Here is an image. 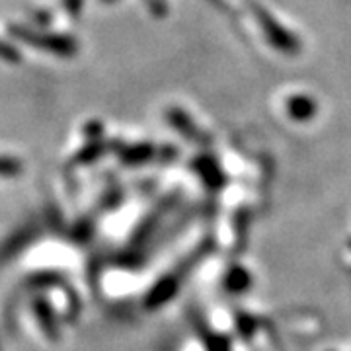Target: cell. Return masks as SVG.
Instances as JSON below:
<instances>
[{"label": "cell", "instance_id": "cell-1", "mask_svg": "<svg viewBox=\"0 0 351 351\" xmlns=\"http://www.w3.org/2000/svg\"><path fill=\"white\" fill-rule=\"evenodd\" d=\"M20 164L12 158H0V176H14L18 174Z\"/></svg>", "mask_w": 351, "mask_h": 351}]
</instances>
